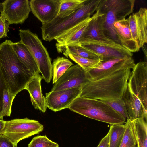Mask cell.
I'll return each mask as SVG.
<instances>
[{"label": "cell", "instance_id": "cell-18", "mask_svg": "<svg viewBox=\"0 0 147 147\" xmlns=\"http://www.w3.org/2000/svg\"><path fill=\"white\" fill-rule=\"evenodd\" d=\"M114 27L122 46L132 53L139 51L140 49L132 37L127 19L116 22Z\"/></svg>", "mask_w": 147, "mask_h": 147}, {"label": "cell", "instance_id": "cell-21", "mask_svg": "<svg viewBox=\"0 0 147 147\" xmlns=\"http://www.w3.org/2000/svg\"><path fill=\"white\" fill-rule=\"evenodd\" d=\"M12 47L20 61L28 68L34 76L40 73L37 63L31 53L20 41L12 42Z\"/></svg>", "mask_w": 147, "mask_h": 147}, {"label": "cell", "instance_id": "cell-5", "mask_svg": "<svg viewBox=\"0 0 147 147\" xmlns=\"http://www.w3.org/2000/svg\"><path fill=\"white\" fill-rule=\"evenodd\" d=\"M135 2L134 0H100L96 11L104 14L103 32L106 37L120 43L114 24L133 13Z\"/></svg>", "mask_w": 147, "mask_h": 147}, {"label": "cell", "instance_id": "cell-14", "mask_svg": "<svg viewBox=\"0 0 147 147\" xmlns=\"http://www.w3.org/2000/svg\"><path fill=\"white\" fill-rule=\"evenodd\" d=\"M127 19L132 37L140 49L147 42V9L141 8Z\"/></svg>", "mask_w": 147, "mask_h": 147}, {"label": "cell", "instance_id": "cell-6", "mask_svg": "<svg viewBox=\"0 0 147 147\" xmlns=\"http://www.w3.org/2000/svg\"><path fill=\"white\" fill-rule=\"evenodd\" d=\"M20 41L31 53L37 65L42 79L47 83L53 77L52 65L48 53L36 34L29 29H20Z\"/></svg>", "mask_w": 147, "mask_h": 147}, {"label": "cell", "instance_id": "cell-28", "mask_svg": "<svg viewBox=\"0 0 147 147\" xmlns=\"http://www.w3.org/2000/svg\"><path fill=\"white\" fill-rule=\"evenodd\" d=\"M126 129L119 147H135L136 142L131 120L127 119Z\"/></svg>", "mask_w": 147, "mask_h": 147}, {"label": "cell", "instance_id": "cell-12", "mask_svg": "<svg viewBox=\"0 0 147 147\" xmlns=\"http://www.w3.org/2000/svg\"><path fill=\"white\" fill-rule=\"evenodd\" d=\"M88 80L87 72L77 64L70 67L59 79L51 91L81 87Z\"/></svg>", "mask_w": 147, "mask_h": 147}, {"label": "cell", "instance_id": "cell-9", "mask_svg": "<svg viewBox=\"0 0 147 147\" xmlns=\"http://www.w3.org/2000/svg\"><path fill=\"white\" fill-rule=\"evenodd\" d=\"M127 86L147 109V62L140 61L131 69Z\"/></svg>", "mask_w": 147, "mask_h": 147}, {"label": "cell", "instance_id": "cell-35", "mask_svg": "<svg viewBox=\"0 0 147 147\" xmlns=\"http://www.w3.org/2000/svg\"><path fill=\"white\" fill-rule=\"evenodd\" d=\"M110 130L101 140L97 147H109Z\"/></svg>", "mask_w": 147, "mask_h": 147}, {"label": "cell", "instance_id": "cell-37", "mask_svg": "<svg viewBox=\"0 0 147 147\" xmlns=\"http://www.w3.org/2000/svg\"><path fill=\"white\" fill-rule=\"evenodd\" d=\"M3 10V4L2 3L0 2V12H2Z\"/></svg>", "mask_w": 147, "mask_h": 147}, {"label": "cell", "instance_id": "cell-27", "mask_svg": "<svg viewBox=\"0 0 147 147\" xmlns=\"http://www.w3.org/2000/svg\"><path fill=\"white\" fill-rule=\"evenodd\" d=\"M69 57L86 72H88L96 67L102 61L100 59H94L82 57L69 53L67 57Z\"/></svg>", "mask_w": 147, "mask_h": 147}, {"label": "cell", "instance_id": "cell-17", "mask_svg": "<svg viewBox=\"0 0 147 147\" xmlns=\"http://www.w3.org/2000/svg\"><path fill=\"white\" fill-rule=\"evenodd\" d=\"M42 76L39 74L34 76L26 85L25 89L29 92L31 101L36 109H39L42 112L46 111L45 97L42 90L41 81Z\"/></svg>", "mask_w": 147, "mask_h": 147}, {"label": "cell", "instance_id": "cell-20", "mask_svg": "<svg viewBox=\"0 0 147 147\" xmlns=\"http://www.w3.org/2000/svg\"><path fill=\"white\" fill-rule=\"evenodd\" d=\"M126 106L129 119L147 116V111L138 97L127 87L122 98Z\"/></svg>", "mask_w": 147, "mask_h": 147}, {"label": "cell", "instance_id": "cell-8", "mask_svg": "<svg viewBox=\"0 0 147 147\" xmlns=\"http://www.w3.org/2000/svg\"><path fill=\"white\" fill-rule=\"evenodd\" d=\"M78 44L98 55L103 61L114 58L132 57L133 55L132 53L120 44L113 40H89Z\"/></svg>", "mask_w": 147, "mask_h": 147}, {"label": "cell", "instance_id": "cell-33", "mask_svg": "<svg viewBox=\"0 0 147 147\" xmlns=\"http://www.w3.org/2000/svg\"><path fill=\"white\" fill-rule=\"evenodd\" d=\"M7 89V87L1 71L0 65V113L3 105V97L4 90Z\"/></svg>", "mask_w": 147, "mask_h": 147}, {"label": "cell", "instance_id": "cell-22", "mask_svg": "<svg viewBox=\"0 0 147 147\" xmlns=\"http://www.w3.org/2000/svg\"><path fill=\"white\" fill-rule=\"evenodd\" d=\"M147 116L131 120L134 131L137 147H147Z\"/></svg>", "mask_w": 147, "mask_h": 147}, {"label": "cell", "instance_id": "cell-7", "mask_svg": "<svg viewBox=\"0 0 147 147\" xmlns=\"http://www.w3.org/2000/svg\"><path fill=\"white\" fill-rule=\"evenodd\" d=\"M43 126L37 120L27 118L5 121L3 135L17 146L20 140L42 131Z\"/></svg>", "mask_w": 147, "mask_h": 147}, {"label": "cell", "instance_id": "cell-15", "mask_svg": "<svg viewBox=\"0 0 147 147\" xmlns=\"http://www.w3.org/2000/svg\"><path fill=\"white\" fill-rule=\"evenodd\" d=\"M61 0H31L30 5L33 14L42 23H49L58 16Z\"/></svg>", "mask_w": 147, "mask_h": 147}, {"label": "cell", "instance_id": "cell-10", "mask_svg": "<svg viewBox=\"0 0 147 147\" xmlns=\"http://www.w3.org/2000/svg\"><path fill=\"white\" fill-rule=\"evenodd\" d=\"M135 64L132 57L102 61L96 67L87 72L88 80H95L100 79L128 67L133 68Z\"/></svg>", "mask_w": 147, "mask_h": 147}, {"label": "cell", "instance_id": "cell-25", "mask_svg": "<svg viewBox=\"0 0 147 147\" xmlns=\"http://www.w3.org/2000/svg\"><path fill=\"white\" fill-rule=\"evenodd\" d=\"M86 0H61L58 16L64 18L76 11L84 5Z\"/></svg>", "mask_w": 147, "mask_h": 147}, {"label": "cell", "instance_id": "cell-36", "mask_svg": "<svg viewBox=\"0 0 147 147\" xmlns=\"http://www.w3.org/2000/svg\"><path fill=\"white\" fill-rule=\"evenodd\" d=\"M5 123V121L3 119H0V135L3 134Z\"/></svg>", "mask_w": 147, "mask_h": 147}, {"label": "cell", "instance_id": "cell-2", "mask_svg": "<svg viewBox=\"0 0 147 147\" xmlns=\"http://www.w3.org/2000/svg\"><path fill=\"white\" fill-rule=\"evenodd\" d=\"M10 40L0 44V65L7 89L14 96L34 76L18 58Z\"/></svg>", "mask_w": 147, "mask_h": 147}, {"label": "cell", "instance_id": "cell-38", "mask_svg": "<svg viewBox=\"0 0 147 147\" xmlns=\"http://www.w3.org/2000/svg\"><path fill=\"white\" fill-rule=\"evenodd\" d=\"M135 147H137L136 146H135Z\"/></svg>", "mask_w": 147, "mask_h": 147}, {"label": "cell", "instance_id": "cell-39", "mask_svg": "<svg viewBox=\"0 0 147 147\" xmlns=\"http://www.w3.org/2000/svg\"></svg>", "mask_w": 147, "mask_h": 147}, {"label": "cell", "instance_id": "cell-11", "mask_svg": "<svg viewBox=\"0 0 147 147\" xmlns=\"http://www.w3.org/2000/svg\"><path fill=\"white\" fill-rule=\"evenodd\" d=\"M1 14L9 24H22L28 18L31 9L28 0H6L2 2Z\"/></svg>", "mask_w": 147, "mask_h": 147}, {"label": "cell", "instance_id": "cell-16", "mask_svg": "<svg viewBox=\"0 0 147 147\" xmlns=\"http://www.w3.org/2000/svg\"><path fill=\"white\" fill-rule=\"evenodd\" d=\"M91 17V20L79 39V43L89 40H112L106 37L104 34V14L96 11Z\"/></svg>", "mask_w": 147, "mask_h": 147}, {"label": "cell", "instance_id": "cell-23", "mask_svg": "<svg viewBox=\"0 0 147 147\" xmlns=\"http://www.w3.org/2000/svg\"><path fill=\"white\" fill-rule=\"evenodd\" d=\"M56 48L58 52L63 53L66 57L68 54L71 53L83 57L101 59L98 55L79 44L70 45L64 47H56Z\"/></svg>", "mask_w": 147, "mask_h": 147}, {"label": "cell", "instance_id": "cell-13", "mask_svg": "<svg viewBox=\"0 0 147 147\" xmlns=\"http://www.w3.org/2000/svg\"><path fill=\"white\" fill-rule=\"evenodd\" d=\"M81 92V87L50 91L46 94L47 107L55 112L68 108Z\"/></svg>", "mask_w": 147, "mask_h": 147}, {"label": "cell", "instance_id": "cell-30", "mask_svg": "<svg viewBox=\"0 0 147 147\" xmlns=\"http://www.w3.org/2000/svg\"><path fill=\"white\" fill-rule=\"evenodd\" d=\"M59 145L49 139L46 135H38L34 137L28 147H59Z\"/></svg>", "mask_w": 147, "mask_h": 147}, {"label": "cell", "instance_id": "cell-24", "mask_svg": "<svg viewBox=\"0 0 147 147\" xmlns=\"http://www.w3.org/2000/svg\"><path fill=\"white\" fill-rule=\"evenodd\" d=\"M52 65V84H54L59 79L72 65L73 63L63 57H58L53 60Z\"/></svg>", "mask_w": 147, "mask_h": 147}, {"label": "cell", "instance_id": "cell-3", "mask_svg": "<svg viewBox=\"0 0 147 147\" xmlns=\"http://www.w3.org/2000/svg\"><path fill=\"white\" fill-rule=\"evenodd\" d=\"M101 0H86L83 6L76 12L64 18L56 17L41 27L43 39L51 41L87 18L93 15Z\"/></svg>", "mask_w": 147, "mask_h": 147}, {"label": "cell", "instance_id": "cell-32", "mask_svg": "<svg viewBox=\"0 0 147 147\" xmlns=\"http://www.w3.org/2000/svg\"><path fill=\"white\" fill-rule=\"evenodd\" d=\"M9 24L5 18L0 14V40L2 38L7 36L9 31Z\"/></svg>", "mask_w": 147, "mask_h": 147}, {"label": "cell", "instance_id": "cell-4", "mask_svg": "<svg viewBox=\"0 0 147 147\" xmlns=\"http://www.w3.org/2000/svg\"><path fill=\"white\" fill-rule=\"evenodd\" d=\"M71 111L111 125L123 124L126 119L101 100L79 97L68 108Z\"/></svg>", "mask_w": 147, "mask_h": 147}, {"label": "cell", "instance_id": "cell-31", "mask_svg": "<svg viewBox=\"0 0 147 147\" xmlns=\"http://www.w3.org/2000/svg\"><path fill=\"white\" fill-rule=\"evenodd\" d=\"M106 103L126 119L129 117L125 103L122 98L112 100H101Z\"/></svg>", "mask_w": 147, "mask_h": 147}, {"label": "cell", "instance_id": "cell-26", "mask_svg": "<svg viewBox=\"0 0 147 147\" xmlns=\"http://www.w3.org/2000/svg\"><path fill=\"white\" fill-rule=\"evenodd\" d=\"M126 127L125 124L111 125L109 147H119Z\"/></svg>", "mask_w": 147, "mask_h": 147}, {"label": "cell", "instance_id": "cell-19", "mask_svg": "<svg viewBox=\"0 0 147 147\" xmlns=\"http://www.w3.org/2000/svg\"><path fill=\"white\" fill-rule=\"evenodd\" d=\"M92 19L89 17L56 38V47L78 44L79 39Z\"/></svg>", "mask_w": 147, "mask_h": 147}, {"label": "cell", "instance_id": "cell-34", "mask_svg": "<svg viewBox=\"0 0 147 147\" xmlns=\"http://www.w3.org/2000/svg\"><path fill=\"white\" fill-rule=\"evenodd\" d=\"M6 136L2 134L0 135V147H16Z\"/></svg>", "mask_w": 147, "mask_h": 147}, {"label": "cell", "instance_id": "cell-29", "mask_svg": "<svg viewBox=\"0 0 147 147\" xmlns=\"http://www.w3.org/2000/svg\"><path fill=\"white\" fill-rule=\"evenodd\" d=\"M15 96H13L8 89L4 90L3 97V105L0 113V119L5 116H10L11 112L12 105Z\"/></svg>", "mask_w": 147, "mask_h": 147}, {"label": "cell", "instance_id": "cell-1", "mask_svg": "<svg viewBox=\"0 0 147 147\" xmlns=\"http://www.w3.org/2000/svg\"><path fill=\"white\" fill-rule=\"evenodd\" d=\"M132 68L128 67L97 80H88L82 86L79 97L100 100L122 98Z\"/></svg>", "mask_w": 147, "mask_h": 147}]
</instances>
